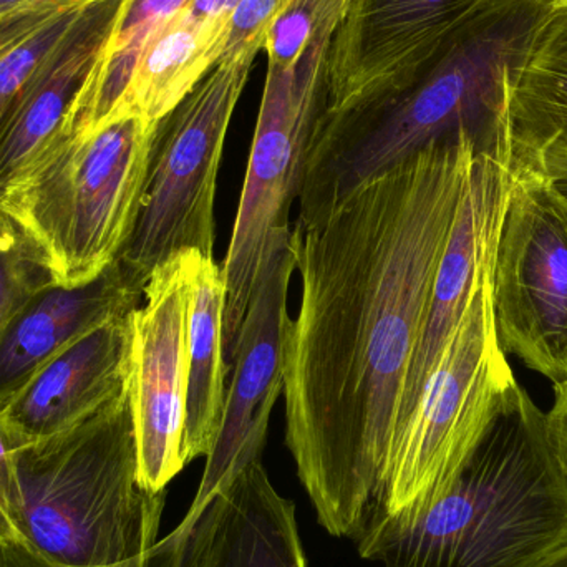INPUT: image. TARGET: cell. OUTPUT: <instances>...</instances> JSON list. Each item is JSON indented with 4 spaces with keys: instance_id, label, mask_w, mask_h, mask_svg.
Segmentation results:
<instances>
[{
    "instance_id": "obj_1",
    "label": "cell",
    "mask_w": 567,
    "mask_h": 567,
    "mask_svg": "<svg viewBox=\"0 0 567 567\" xmlns=\"http://www.w3.org/2000/svg\"><path fill=\"white\" fill-rule=\"evenodd\" d=\"M476 155L468 136L435 143L290 231L302 297L284 363L286 445L336 538L355 542L375 506Z\"/></svg>"
},
{
    "instance_id": "obj_2",
    "label": "cell",
    "mask_w": 567,
    "mask_h": 567,
    "mask_svg": "<svg viewBox=\"0 0 567 567\" xmlns=\"http://www.w3.org/2000/svg\"><path fill=\"white\" fill-rule=\"evenodd\" d=\"M549 0H486L409 82L342 112L323 110L299 195L316 218L373 176L435 143L468 136L480 153L509 143V86Z\"/></svg>"
},
{
    "instance_id": "obj_3",
    "label": "cell",
    "mask_w": 567,
    "mask_h": 567,
    "mask_svg": "<svg viewBox=\"0 0 567 567\" xmlns=\"http://www.w3.org/2000/svg\"><path fill=\"white\" fill-rule=\"evenodd\" d=\"M382 567H533L567 543V478L545 412L519 383L449 492L409 519H372L355 542Z\"/></svg>"
},
{
    "instance_id": "obj_4",
    "label": "cell",
    "mask_w": 567,
    "mask_h": 567,
    "mask_svg": "<svg viewBox=\"0 0 567 567\" xmlns=\"http://www.w3.org/2000/svg\"><path fill=\"white\" fill-rule=\"evenodd\" d=\"M20 542L60 565L110 567L148 558L166 492L138 482L128 382L83 422L20 450Z\"/></svg>"
},
{
    "instance_id": "obj_5",
    "label": "cell",
    "mask_w": 567,
    "mask_h": 567,
    "mask_svg": "<svg viewBox=\"0 0 567 567\" xmlns=\"http://www.w3.org/2000/svg\"><path fill=\"white\" fill-rule=\"evenodd\" d=\"M159 123L122 115L86 133H66L0 195V209L49 252L60 284L99 278L132 238Z\"/></svg>"
},
{
    "instance_id": "obj_6",
    "label": "cell",
    "mask_w": 567,
    "mask_h": 567,
    "mask_svg": "<svg viewBox=\"0 0 567 567\" xmlns=\"http://www.w3.org/2000/svg\"><path fill=\"white\" fill-rule=\"evenodd\" d=\"M516 383L496 333L489 269L390 450L369 522L415 518L439 502Z\"/></svg>"
},
{
    "instance_id": "obj_7",
    "label": "cell",
    "mask_w": 567,
    "mask_h": 567,
    "mask_svg": "<svg viewBox=\"0 0 567 567\" xmlns=\"http://www.w3.org/2000/svg\"><path fill=\"white\" fill-rule=\"evenodd\" d=\"M309 45L290 69H268L248 173L223 262L226 281L223 359L228 373L249 303L276 252L290 243L289 213L299 198L313 132L327 106V52Z\"/></svg>"
},
{
    "instance_id": "obj_8",
    "label": "cell",
    "mask_w": 567,
    "mask_h": 567,
    "mask_svg": "<svg viewBox=\"0 0 567 567\" xmlns=\"http://www.w3.org/2000/svg\"><path fill=\"white\" fill-rule=\"evenodd\" d=\"M252 63L255 59L221 60L159 123L142 209L116 259L140 289L179 252L213 258L223 148Z\"/></svg>"
},
{
    "instance_id": "obj_9",
    "label": "cell",
    "mask_w": 567,
    "mask_h": 567,
    "mask_svg": "<svg viewBox=\"0 0 567 567\" xmlns=\"http://www.w3.org/2000/svg\"><path fill=\"white\" fill-rule=\"evenodd\" d=\"M499 346L553 383L567 379V193L515 172L492 268Z\"/></svg>"
},
{
    "instance_id": "obj_10",
    "label": "cell",
    "mask_w": 567,
    "mask_h": 567,
    "mask_svg": "<svg viewBox=\"0 0 567 567\" xmlns=\"http://www.w3.org/2000/svg\"><path fill=\"white\" fill-rule=\"evenodd\" d=\"M296 271L290 243L276 252L249 303L231 367L225 416L206 456L198 492L183 522L156 543L179 566L189 535L206 506L249 462L261 458L272 409L284 392V363L290 319L287 290Z\"/></svg>"
},
{
    "instance_id": "obj_11",
    "label": "cell",
    "mask_w": 567,
    "mask_h": 567,
    "mask_svg": "<svg viewBox=\"0 0 567 567\" xmlns=\"http://www.w3.org/2000/svg\"><path fill=\"white\" fill-rule=\"evenodd\" d=\"M193 252L159 265L132 312L128 393L135 425L138 482L153 493L183 472L188 390L189 276Z\"/></svg>"
},
{
    "instance_id": "obj_12",
    "label": "cell",
    "mask_w": 567,
    "mask_h": 567,
    "mask_svg": "<svg viewBox=\"0 0 567 567\" xmlns=\"http://www.w3.org/2000/svg\"><path fill=\"white\" fill-rule=\"evenodd\" d=\"M486 0H352L327 52L326 112L409 82Z\"/></svg>"
},
{
    "instance_id": "obj_13",
    "label": "cell",
    "mask_w": 567,
    "mask_h": 567,
    "mask_svg": "<svg viewBox=\"0 0 567 567\" xmlns=\"http://www.w3.org/2000/svg\"><path fill=\"white\" fill-rule=\"evenodd\" d=\"M512 185V145L476 155L458 216L433 284L425 329L406 373L392 446L412 416L473 293L492 269Z\"/></svg>"
},
{
    "instance_id": "obj_14",
    "label": "cell",
    "mask_w": 567,
    "mask_h": 567,
    "mask_svg": "<svg viewBox=\"0 0 567 567\" xmlns=\"http://www.w3.org/2000/svg\"><path fill=\"white\" fill-rule=\"evenodd\" d=\"M125 0H95L42 56L0 116V195L66 133Z\"/></svg>"
},
{
    "instance_id": "obj_15",
    "label": "cell",
    "mask_w": 567,
    "mask_h": 567,
    "mask_svg": "<svg viewBox=\"0 0 567 567\" xmlns=\"http://www.w3.org/2000/svg\"><path fill=\"white\" fill-rule=\"evenodd\" d=\"M179 567H307L296 505L279 495L261 458L209 502Z\"/></svg>"
},
{
    "instance_id": "obj_16",
    "label": "cell",
    "mask_w": 567,
    "mask_h": 567,
    "mask_svg": "<svg viewBox=\"0 0 567 567\" xmlns=\"http://www.w3.org/2000/svg\"><path fill=\"white\" fill-rule=\"evenodd\" d=\"M143 289L118 261L99 278L37 292L0 333V410L42 367L103 323L138 309Z\"/></svg>"
},
{
    "instance_id": "obj_17",
    "label": "cell",
    "mask_w": 567,
    "mask_h": 567,
    "mask_svg": "<svg viewBox=\"0 0 567 567\" xmlns=\"http://www.w3.org/2000/svg\"><path fill=\"white\" fill-rule=\"evenodd\" d=\"M132 313L116 317L50 360L6 406L30 443L72 429L128 382Z\"/></svg>"
},
{
    "instance_id": "obj_18",
    "label": "cell",
    "mask_w": 567,
    "mask_h": 567,
    "mask_svg": "<svg viewBox=\"0 0 567 567\" xmlns=\"http://www.w3.org/2000/svg\"><path fill=\"white\" fill-rule=\"evenodd\" d=\"M513 169L567 185V0H549L508 96Z\"/></svg>"
},
{
    "instance_id": "obj_19",
    "label": "cell",
    "mask_w": 567,
    "mask_h": 567,
    "mask_svg": "<svg viewBox=\"0 0 567 567\" xmlns=\"http://www.w3.org/2000/svg\"><path fill=\"white\" fill-rule=\"evenodd\" d=\"M228 35L229 23L198 19L186 7L179 10L146 39L109 120L122 115L152 123L165 120L218 65Z\"/></svg>"
},
{
    "instance_id": "obj_20",
    "label": "cell",
    "mask_w": 567,
    "mask_h": 567,
    "mask_svg": "<svg viewBox=\"0 0 567 567\" xmlns=\"http://www.w3.org/2000/svg\"><path fill=\"white\" fill-rule=\"evenodd\" d=\"M225 300L221 266L216 265L215 258L193 252L186 322L188 390L183 439L186 465L213 452L225 416V379L228 377L223 359Z\"/></svg>"
},
{
    "instance_id": "obj_21",
    "label": "cell",
    "mask_w": 567,
    "mask_h": 567,
    "mask_svg": "<svg viewBox=\"0 0 567 567\" xmlns=\"http://www.w3.org/2000/svg\"><path fill=\"white\" fill-rule=\"evenodd\" d=\"M189 0H125L112 37L106 42L73 112V133L103 125L115 112L128 85L140 50L153 30L185 9Z\"/></svg>"
},
{
    "instance_id": "obj_22",
    "label": "cell",
    "mask_w": 567,
    "mask_h": 567,
    "mask_svg": "<svg viewBox=\"0 0 567 567\" xmlns=\"http://www.w3.org/2000/svg\"><path fill=\"white\" fill-rule=\"evenodd\" d=\"M52 284L60 282L49 252L0 209V333L37 292Z\"/></svg>"
},
{
    "instance_id": "obj_23",
    "label": "cell",
    "mask_w": 567,
    "mask_h": 567,
    "mask_svg": "<svg viewBox=\"0 0 567 567\" xmlns=\"http://www.w3.org/2000/svg\"><path fill=\"white\" fill-rule=\"evenodd\" d=\"M352 0H286L266 40L268 69L296 65L309 45L332 39Z\"/></svg>"
},
{
    "instance_id": "obj_24",
    "label": "cell",
    "mask_w": 567,
    "mask_h": 567,
    "mask_svg": "<svg viewBox=\"0 0 567 567\" xmlns=\"http://www.w3.org/2000/svg\"><path fill=\"white\" fill-rule=\"evenodd\" d=\"M284 2L286 0H241L229 22L228 42L221 60L256 59L265 50Z\"/></svg>"
},
{
    "instance_id": "obj_25",
    "label": "cell",
    "mask_w": 567,
    "mask_h": 567,
    "mask_svg": "<svg viewBox=\"0 0 567 567\" xmlns=\"http://www.w3.org/2000/svg\"><path fill=\"white\" fill-rule=\"evenodd\" d=\"M29 440L13 426L6 410H0V546L20 542L17 516H19V483H17V458Z\"/></svg>"
},
{
    "instance_id": "obj_26",
    "label": "cell",
    "mask_w": 567,
    "mask_h": 567,
    "mask_svg": "<svg viewBox=\"0 0 567 567\" xmlns=\"http://www.w3.org/2000/svg\"><path fill=\"white\" fill-rule=\"evenodd\" d=\"M555 400L551 409L545 413L546 433L556 462L567 478V379L553 383Z\"/></svg>"
},
{
    "instance_id": "obj_27",
    "label": "cell",
    "mask_w": 567,
    "mask_h": 567,
    "mask_svg": "<svg viewBox=\"0 0 567 567\" xmlns=\"http://www.w3.org/2000/svg\"><path fill=\"white\" fill-rule=\"evenodd\" d=\"M153 553V551H152ZM0 567H75L60 565L45 556L37 553L23 542L7 543L0 546ZM110 567H152V555L148 558L136 559V561L126 563V565Z\"/></svg>"
},
{
    "instance_id": "obj_28",
    "label": "cell",
    "mask_w": 567,
    "mask_h": 567,
    "mask_svg": "<svg viewBox=\"0 0 567 567\" xmlns=\"http://www.w3.org/2000/svg\"><path fill=\"white\" fill-rule=\"evenodd\" d=\"M47 0H0V19L17 12V10L27 9V7L39 6Z\"/></svg>"
},
{
    "instance_id": "obj_29",
    "label": "cell",
    "mask_w": 567,
    "mask_h": 567,
    "mask_svg": "<svg viewBox=\"0 0 567 567\" xmlns=\"http://www.w3.org/2000/svg\"><path fill=\"white\" fill-rule=\"evenodd\" d=\"M533 567H567V543Z\"/></svg>"
},
{
    "instance_id": "obj_30",
    "label": "cell",
    "mask_w": 567,
    "mask_h": 567,
    "mask_svg": "<svg viewBox=\"0 0 567 567\" xmlns=\"http://www.w3.org/2000/svg\"><path fill=\"white\" fill-rule=\"evenodd\" d=\"M561 186L563 189H565V192L567 193V185H559Z\"/></svg>"
}]
</instances>
